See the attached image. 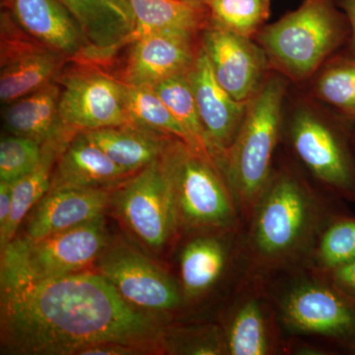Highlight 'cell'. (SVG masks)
I'll return each mask as SVG.
<instances>
[{"label":"cell","instance_id":"obj_36","mask_svg":"<svg viewBox=\"0 0 355 355\" xmlns=\"http://www.w3.org/2000/svg\"><path fill=\"white\" fill-rule=\"evenodd\" d=\"M195 1L205 2V0H195Z\"/></svg>","mask_w":355,"mask_h":355},{"label":"cell","instance_id":"obj_35","mask_svg":"<svg viewBox=\"0 0 355 355\" xmlns=\"http://www.w3.org/2000/svg\"><path fill=\"white\" fill-rule=\"evenodd\" d=\"M347 15L350 27V35L347 42V53L355 55V0H334Z\"/></svg>","mask_w":355,"mask_h":355},{"label":"cell","instance_id":"obj_4","mask_svg":"<svg viewBox=\"0 0 355 355\" xmlns=\"http://www.w3.org/2000/svg\"><path fill=\"white\" fill-rule=\"evenodd\" d=\"M286 84L279 77L261 84L248 101L241 127L227 153V176L245 202L263 195L277 139Z\"/></svg>","mask_w":355,"mask_h":355},{"label":"cell","instance_id":"obj_21","mask_svg":"<svg viewBox=\"0 0 355 355\" xmlns=\"http://www.w3.org/2000/svg\"><path fill=\"white\" fill-rule=\"evenodd\" d=\"M135 28L128 44L156 32L175 33L193 38L209 19L205 2L195 0H128Z\"/></svg>","mask_w":355,"mask_h":355},{"label":"cell","instance_id":"obj_12","mask_svg":"<svg viewBox=\"0 0 355 355\" xmlns=\"http://www.w3.org/2000/svg\"><path fill=\"white\" fill-rule=\"evenodd\" d=\"M188 77L210 146L214 153L228 150L241 127L248 102L237 101L222 87L202 46Z\"/></svg>","mask_w":355,"mask_h":355},{"label":"cell","instance_id":"obj_17","mask_svg":"<svg viewBox=\"0 0 355 355\" xmlns=\"http://www.w3.org/2000/svg\"><path fill=\"white\" fill-rule=\"evenodd\" d=\"M11 7L23 29L43 46L64 55L84 51L83 30L60 0H11Z\"/></svg>","mask_w":355,"mask_h":355},{"label":"cell","instance_id":"obj_18","mask_svg":"<svg viewBox=\"0 0 355 355\" xmlns=\"http://www.w3.org/2000/svg\"><path fill=\"white\" fill-rule=\"evenodd\" d=\"M83 30L89 50L102 53L128 44L135 17L128 0H60Z\"/></svg>","mask_w":355,"mask_h":355},{"label":"cell","instance_id":"obj_20","mask_svg":"<svg viewBox=\"0 0 355 355\" xmlns=\"http://www.w3.org/2000/svg\"><path fill=\"white\" fill-rule=\"evenodd\" d=\"M111 160L130 175L161 157L169 146V135L125 125L83 132Z\"/></svg>","mask_w":355,"mask_h":355},{"label":"cell","instance_id":"obj_19","mask_svg":"<svg viewBox=\"0 0 355 355\" xmlns=\"http://www.w3.org/2000/svg\"><path fill=\"white\" fill-rule=\"evenodd\" d=\"M60 87L51 83L7 106L3 123L11 135L29 137L44 144L71 130L62 123L60 114Z\"/></svg>","mask_w":355,"mask_h":355},{"label":"cell","instance_id":"obj_26","mask_svg":"<svg viewBox=\"0 0 355 355\" xmlns=\"http://www.w3.org/2000/svg\"><path fill=\"white\" fill-rule=\"evenodd\" d=\"M123 98L132 125L173 135L188 146L186 133L164 102L148 86L121 83Z\"/></svg>","mask_w":355,"mask_h":355},{"label":"cell","instance_id":"obj_7","mask_svg":"<svg viewBox=\"0 0 355 355\" xmlns=\"http://www.w3.org/2000/svg\"><path fill=\"white\" fill-rule=\"evenodd\" d=\"M95 266L96 270L135 307L161 313L175 309L181 303V292L171 275L125 240L110 242Z\"/></svg>","mask_w":355,"mask_h":355},{"label":"cell","instance_id":"obj_27","mask_svg":"<svg viewBox=\"0 0 355 355\" xmlns=\"http://www.w3.org/2000/svg\"><path fill=\"white\" fill-rule=\"evenodd\" d=\"M211 25L252 38L268 19L272 0H205Z\"/></svg>","mask_w":355,"mask_h":355},{"label":"cell","instance_id":"obj_15","mask_svg":"<svg viewBox=\"0 0 355 355\" xmlns=\"http://www.w3.org/2000/svg\"><path fill=\"white\" fill-rule=\"evenodd\" d=\"M191 42L190 37L168 32L137 39L128 55L123 83L151 87L170 77L188 73L197 57Z\"/></svg>","mask_w":355,"mask_h":355},{"label":"cell","instance_id":"obj_10","mask_svg":"<svg viewBox=\"0 0 355 355\" xmlns=\"http://www.w3.org/2000/svg\"><path fill=\"white\" fill-rule=\"evenodd\" d=\"M292 141L315 176L355 200V149H350L347 135L302 111L294 118Z\"/></svg>","mask_w":355,"mask_h":355},{"label":"cell","instance_id":"obj_9","mask_svg":"<svg viewBox=\"0 0 355 355\" xmlns=\"http://www.w3.org/2000/svg\"><path fill=\"white\" fill-rule=\"evenodd\" d=\"M60 114L76 132L132 125L120 81L93 70H83L62 80Z\"/></svg>","mask_w":355,"mask_h":355},{"label":"cell","instance_id":"obj_1","mask_svg":"<svg viewBox=\"0 0 355 355\" xmlns=\"http://www.w3.org/2000/svg\"><path fill=\"white\" fill-rule=\"evenodd\" d=\"M165 333L157 313L130 304L97 270L42 280L0 277L2 354L79 355L105 343L153 354Z\"/></svg>","mask_w":355,"mask_h":355},{"label":"cell","instance_id":"obj_22","mask_svg":"<svg viewBox=\"0 0 355 355\" xmlns=\"http://www.w3.org/2000/svg\"><path fill=\"white\" fill-rule=\"evenodd\" d=\"M77 132H69L44 142L41 159L36 167L29 174L12 183V210L6 228L0 231L1 252L17 236L18 229L27 214L50 190L58 157Z\"/></svg>","mask_w":355,"mask_h":355},{"label":"cell","instance_id":"obj_31","mask_svg":"<svg viewBox=\"0 0 355 355\" xmlns=\"http://www.w3.org/2000/svg\"><path fill=\"white\" fill-rule=\"evenodd\" d=\"M320 257L331 270L355 260V218L340 219L328 228L320 245Z\"/></svg>","mask_w":355,"mask_h":355},{"label":"cell","instance_id":"obj_33","mask_svg":"<svg viewBox=\"0 0 355 355\" xmlns=\"http://www.w3.org/2000/svg\"><path fill=\"white\" fill-rule=\"evenodd\" d=\"M336 286L355 300V260L333 270Z\"/></svg>","mask_w":355,"mask_h":355},{"label":"cell","instance_id":"obj_16","mask_svg":"<svg viewBox=\"0 0 355 355\" xmlns=\"http://www.w3.org/2000/svg\"><path fill=\"white\" fill-rule=\"evenodd\" d=\"M130 176L88 139L83 132H79L58 157L50 190L116 188Z\"/></svg>","mask_w":355,"mask_h":355},{"label":"cell","instance_id":"obj_6","mask_svg":"<svg viewBox=\"0 0 355 355\" xmlns=\"http://www.w3.org/2000/svg\"><path fill=\"white\" fill-rule=\"evenodd\" d=\"M111 207L142 246L151 251L162 250L179 225L162 156L116 187Z\"/></svg>","mask_w":355,"mask_h":355},{"label":"cell","instance_id":"obj_5","mask_svg":"<svg viewBox=\"0 0 355 355\" xmlns=\"http://www.w3.org/2000/svg\"><path fill=\"white\" fill-rule=\"evenodd\" d=\"M162 159L171 181L179 225L211 229L232 223V203L214 163L179 139L170 141Z\"/></svg>","mask_w":355,"mask_h":355},{"label":"cell","instance_id":"obj_28","mask_svg":"<svg viewBox=\"0 0 355 355\" xmlns=\"http://www.w3.org/2000/svg\"><path fill=\"white\" fill-rule=\"evenodd\" d=\"M315 92L355 125V55L347 53L331 60L318 79Z\"/></svg>","mask_w":355,"mask_h":355},{"label":"cell","instance_id":"obj_11","mask_svg":"<svg viewBox=\"0 0 355 355\" xmlns=\"http://www.w3.org/2000/svg\"><path fill=\"white\" fill-rule=\"evenodd\" d=\"M202 46L222 87L237 101H249L260 87L268 64L263 49L251 38L214 25L203 32Z\"/></svg>","mask_w":355,"mask_h":355},{"label":"cell","instance_id":"obj_8","mask_svg":"<svg viewBox=\"0 0 355 355\" xmlns=\"http://www.w3.org/2000/svg\"><path fill=\"white\" fill-rule=\"evenodd\" d=\"M254 226V243L261 254L280 258L305 237L311 220L307 193L291 177H279L263 191Z\"/></svg>","mask_w":355,"mask_h":355},{"label":"cell","instance_id":"obj_23","mask_svg":"<svg viewBox=\"0 0 355 355\" xmlns=\"http://www.w3.org/2000/svg\"><path fill=\"white\" fill-rule=\"evenodd\" d=\"M64 55L51 49H33L2 64L0 99L10 104L51 83L62 62Z\"/></svg>","mask_w":355,"mask_h":355},{"label":"cell","instance_id":"obj_2","mask_svg":"<svg viewBox=\"0 0 355 355\" xmlns=\"http://www.w3.org/2000/svg\"><path fill=\"white\" fill-rule=\"evenodd\" d=\"M347 15L334 0H304L258 35L268 62L293 80L312 76L322 62L347 44Z\"/></svg>","mask_w":355,"mask_h":355},{"label":"cell","instance_id":"obj_29","mask_svg":"<svg viewBox=\"0 0 355 355\" xmlns=\"http://www.w3.org/2000/svg\"><path fill=\"white\" fill-rule=\"evenodd\" d=\"M227 349L232 355L268 354L265 320L258 303L249 301L238 311L229 331Z\"/></svg>","mask_w":355,"mask_h":355},{"label":"cell","instance_id":"obj_34","mask_svg":"<svg viewBox=\"0 0 355 355\" xmlns=\"http://www.w3.org/2000/svg\"><path fill=\"white\" fill-rule=\"evenodd\" d=\"M12 183L0 181V231L6 228L12 210Z\"/></svg>","mask_w":355,"mask_h":355},{"label":"cell","instance_id":"obj_32","mask_svg":"<svg viewBox=\"0 0 355 355\" xmlns=\"http://www.w3.org/2000/svg\"><path fill=\"white\" fill-rule=\"evenodd\" d=\"M151 354L148 350L121 343H105L83 350L79 355H140Z\"/></svg>","mask_w":355,"mask_h":355},{"label":"cell","instance_id":"obj_30","mask_svg":"<svg viewBox=\"0 0 355 355\" xmlns=\"http://www.w3.org/2000/svg\"><path fill=\"white\" fill-rule=\"evenodd\" d=\"M43 144L29 137L11 135L0 142V181L14 183L38 164Z\"/></svg>","mask_w":355,"mask_h":355},{"label":"cell","instance_id":"obj_13","mask_svg":"<svg viewBox=\"0 0 355 355\" xmlns=\"http://www.w3.org/2000/svg\"><path fill=\"white\" fill-rule=\"evenodd\" d=\"M284 311L296 330L355 343V300L338 288L300 287L291 292Z\"/></svg>","mask_w":355,"mask_h":355},{"label":"cell","instance_id":"obj_14","mask_svg":"<svg viewBox=\"0 0 355 355\" xmlns=\"http://www.w3.org/2000/svg\"><path fill=\"white\" fill-rule=\"evenodd\" d=\"M111 189H51L33 207L24 236L38 240L105 216Z\"/></svg>","mask_w":355,"mask_h":355},{"label":"cell","instance_id":"obj_3","mask_svg":"<svg viewBox=\"0 0 355 355\" xmlns=\"http://www.w3.org/2000/svg\"><path fill=\"white\" fill-rule=\"evenodd\" d=\"M111 241L105 216L38 240L16 236L1 252L0 277L42 280L84 272Z\"/></svg>","mask_w":355,"mask_h":355},{"label":"cell","instance_id":"obj_25","mask_svg":"<svg viewBox=\"0 0 355 355\" xmlns=\"http://www.w3.org/2000/svg\"><path fill=\"white\" fill-rule=\"evenodd\" d=\"M225 260V250L216 238L200 237L189 243L181 256L184 295L195 297L214 286L220 277Z\"/></svg>","mask_w":355,"mask_h":355},{"label":"cell","instance_id":"obj_24","mask_svg":"<svg viewBox=\"0 0 355 355\" xmlns=\"http://www.w3.org/2000/svg\"><path fill=\"white\" fill-rule=\"evenodd\" d=\"M151 88L165 103L183 128L188 139V146L198 155L214 163V151L210 146L198 113L188 73L170 77L151 86Z\"/></svg>","mask_w":355,"mask_h":355}]
</instances>
